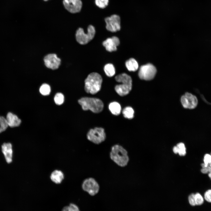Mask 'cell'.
<instances>
[{"mask_svg": "<svg viewBox=\"0 0 211 211\" xmlns=\"http://www.w3.org/2000/svg\"><path fill=\"white\" fill-rule=\"evenodd\" d=\"M110 157L115 164L122 167L126 166L129 160L127 150L122 146L118 144H115L111 147Z\"/></svg>", "mask_w": 211, "mask_h": 211, "instance_id": "6da1fadb", "label": "cell"}, {"mask_svg": "<svg viewBox=\"0 0 211 211\" xmlns=\"http://www.w3.org/2000/svg\"><path fill=\"white\" fill-rule=\"evenodd\" d=\"M102 82V78L99 74L91 73L85 80V90L87 93L95 94L100 90Z\"/></svg>", "mask_w": 211, "mask_h": 211, "instance_id": "7a4b0ae2", "label": "cell"}, {"mask_svg": "<svg viewBox=\"0 0 211 211\" xmlns=\"http://www.w3.org/2000/svg\"><path fill=\"white\" fill-rule=\"evenodd\" d=\"M116 81L122 84L116 85L115 90L121 96L127 95L130 91L132 87V79L130 76L125 73H123L116 76Z\"/></svg>", "mask_w": 211, "mask_h": 211, "instance_id": "3957f363", "label": "cell"}, {"mask_svg": "<svg viewBox=\"0 0 211 211\" xmlns=\"http://www.w3.org/2000/svg\"><path fill=\"white\" fill-rule=\"evenodd\" d=\"M78 102L84 110H89L93 113H98L101 112L103 109V103L98 98L84 97L79 99Z\"/></svg>", "mask_w": 211, "mask_h": 211, "instance_id": "277c9868", "label": "cell"}, {"mask_svg": "<svg viewBox=\"0 0 211 211\" xmlns=\"http://www.w3.org/2000/svg\"><path fill=\"white\" fill-rule=\"evenodd\" d=\"M96 33L94 27L92 25H89L87 28V32L85 33L83 29L80 28L76 30V39L79 44L85 45L94 38Z\"/></svg>", "mask_w": 211, "mask_h": 211, "instance_id": "5b68a950", "label": "cell"}, {"mask_svg": "<svg viewBox=\"0 0 211 211\" xmlns=\"http://www.w3.org/2000/svg\"><path fill=\"white\" fill-rule=\"evenodd\" d=\"M106 137L105 130L102 127H95L91 129L86 135L87 139L96 144H100L105 141Z\"/></svg>", "mask_w": 211, "mask_h": 211, "instance_id": "8992f818", "label": "cell"}, {"mask_svg": "<svg viewBox=\"0 0 211 211\" xmlns=\"http://www.w3.org/2000/svg\"><path fill=\"white\" fill-rule=\"evenodd\" d=\"M156 72V67L152 64L149 63L143 65L140 67L138 75L142 79L150 80L154 77Z\"/></svg>", "mask_w": 211, "mask_h": 211, "instance_id": "52a82bcc", "label": "cell"}, {"mask_svg": "<svg viewBox=\"0 0 211 211\" xmlns=\"http://www.w3.org/2000/svg\"><path fill=\"white\" fill-rule=\"evenodd\" d=\"M82 187L84 190L91 196L96 195L98 192L100 188L98 182L92 177L85 179L82 183Z\"/></svg>", "mask_w": 211, "mask_h": 211, "instance_id": "ba28073f", "label": "cell"}, {"mask_svg": "<svg viewBox=\"0 0 211 211\" xmlns=\"http://www.w3.org/2000/svg\"><path fill=\"white\" fill-rule=\"evenodd\" d=\"M106 23V28L107 30L112 32L119 31L121 28L120 18L118 15L113 14L105 19Z\"/></svg>", "mask_w": 211, "mask_h": 211, "instance_id": "9c48e42d", "label": "cell"}, {"mask_svg": "<svg viewBox=\"0 0 211 211\" xmlns=\"http://www.w3.org/2000/svg\"><path fill=\"white\" fill-rule=\"evenodd\" d=\"M181 102L185 108L193 109L197 107L198 102V99L195 96L187 92L181 97Z\"/></svg>", "mask_w": 211, "mask_h": 211, "instance_id": "30bf717a", "label": "cell"}, {"mask_svg": "<svg viewBox=\"0 0 211 211\" xmlns=\"http://www.w3.org/2000/svg\"><path fill=\"white\" fill-rule=\"evenodd\" d=\"M45 64L47 68L55 70L57 69L61 64L60 59L55 54H50L44 58Z\"/></svg>", "mask_w": 211, "mask_h": 211, "instance_id": "8fae6325", "label": "cell"}, {"mask_svg": "<svg viewBox=\"0 0 211 211\" xmlns=\"http://www.w3.org/2000/svg\"><path fill=\"white\" fill-rule=\"evenodd\" d=\"M63 3L65 8L72 13L80 12L82 5L81 0H63Z\"/></svg>", "mask_w": 211, "mask_h": 211, "instance_id": "7c38bea8", "label": "cell"}, {"mask_svg": "<svg viewBox=\"0 0 211 211\" xmlns=\"http://www.w3.org/2000/svg\"><path fill=\"white\" fill-rule=\"evenodd\" d=\"M120 41L118 37L113 36L107 38L103 42V45L106 50L109 52L116 51L117 47L119 45Z\"/></svg>", "mask_w": 211, "mask_h": 211, "instance_id": "4fadbf2b", "label": "cell"}, {"mask_svg": "<svg viewBox=\"0 0 211 211\" xmlns=\"http://www.w3.org/2000/svg\"><path fill=\"white\" fill-rule=\"evenodd\" d=\"M1 150L6 162L10 163L12 161L13 149L12 145L10 143H4L1 146Z\"/></svg>", "mask_w": 211, "mask_h": 211, "instance_id": "5bb4252c", "label": "cell"}, {"mask_svg": "<svg viewBox=\"0 0 211 211\" xmlns=\"http://www.w3.org/2000/svg\"><path fill=\"white\" fill-rule=\"evenodd\" d=\"M8 126L11 127L18 126L21 124V120L16 115L11 112H8L6 118Z\"/></svg>", "mask_w": 211, "mask_h": 211, "instance_id": "9a60e30c", "label": "cell"}, {"mask_svg": "<svg viewBox=\"0 0 211 211\" xmlns=\"http://www.w3.org/2000/svg\"><path fill=\"white\" fill-rule=\"evenodd\" d=\"M125 66L128 71L135 72L138 68V64L136 60L133 58H131L127 60L125 63Z\"/></svg>", "mask_w": 211, "mask_h": 211, "instance_id": "2e32d148", "label": "cell"}, {"mask_svg": "<svg viewBox=\"0 0 211 211\" xmlns=\"http://www.w3.org/2000/svg\"><path fill=\"white\" fill-rule=\"evenodd\" d=\"M50 178L51 180L56 183H60L64 178L62 172L59 170H55L51 174Z\"/></svg>", "mask_w": 211, "mask_h": 211, "instance_id": "e0dca14e", "label": "cell"}, {"mask_svg": "<svg viewBox=\"0 0 211 211\" xmlns=\"http://www.w3.org/2000/svg\"><path fill=\"white\" fill-rule=\"evenodd\" d=\"M109 109L113 114L116 115H119L121 111L120 105L116 102L110 103L109 105Z\"/></svg>", "mask_w": 211, "mask_h": 211, "instance_id": "ac0fdd59", "label": "cell"}, {"mask_svg": "<svg viewBox=\"0 0 211 211\" xmlns=\"http://www.w3.org/2000/svg\"><path fill=\"white\" fill-rule=\"evenodd\" d=\"M174 153L176 154L178 153L181 156H184L186 154V149L184 144L180 143L174 146L173 149Z\"/></svg>", "mask_w": 211, "mask_h": 211, "instance_id": "d6986e66", "label": "cell"}, {"mask_svg": "<svg viewBox=\"0 0 211 211\" xmlns=\"http://www.w3.org/2000/svg\"><path fill=\"white\" fill-rule=\"evenodd\" d=\"M104 70L106 75L108 77H112L115 74V68L111 63L106 64L104 67Z\"/></svg>", "mask_w": 211, "mask_h": 211, "instance_id": "ffe728a7", "label": "cell"}, {"mask_svg": "<svg viewBox=\"0 0 211 211\" xmlns=\"http://www.w3.org/2000/svg\"><path fill=\"white\" fill-rule=\"evenodd\" d=\"M134 113V110L130 107H125L122 111V114L124 117L128 119H132L133 118Z\"/></svg>", "mask_w": 211, "mask_h": 211, "instance_id": "44dd1931", "label": "cell"}, {"mask_svg": "<svg viewBox=\"0 0 211 211\" xmlns=\"http://www.w3.org/2000/svg\"><path fill=\"white\" fill-rule=\"evenodd\" d=\"M40 93L43 96L49 95L51 92L50 86L46 84H43L40 87L39 89Z\"/></svg>", "mask_w": 211, "mask_h": 211, "instance_id": "7402d4cb", "label": "cell"}, {"mask_svg": "<svg viewBox=\"0 0 211 211\" xmlns=\"http://www.w3.org/2000/svg\"><path fill=\"white\" fill-rule=\"evenodd\" d=\"M211 163V155L210 154L206 153L204 155L203 158V162L201 164L202 168L207 166L209 164Z\"/></svg>", "mask_w": 211, "mask_h": 211, "instance_id": "603a6c76", "label": "cell"}, {"mask_svg": "<svg viewBox=\"0 0 211 211\" xmlns=\"http://www.w3.org/2000/svg\"><path fill=\"white\" fill-rule=\"evenodd\" d=\"M54 100L55 103L57 105H61L63 103L64 101V96L61 93H57L55 96Z\"/></svg>", "mask_w": 211, "mask_h": 211, "instance_id": "cb8c5ba5", "label": "cell"}, {"mask_svg": "<svg viewBox=\"0 0 211 211\" xmlns=\"http://www.w3.org/2000/svg\"><path fill=\"white\" fill-rule=\"evenodd\" d=\"M8 127L6 118L0 116V133L5 131Z\"/></svg>", "mask_w": 211, "mask_h": 211, "instance_id": "d4e9b609", "label": "cell"}, {"mask_svg": "<svg viewBox=\"0 0 211 211\" xmlns=\"http://www.w3.org/2000/svg\"><path fill=\"white\" fill-rule=\"evenodd\" d=\"M195 198L196 205H201L204 203V197L199 193H195Z\"/></svg>", "mask_w": 211, "mask_h": 211, "instance_id": "484cf974", "label": "cell"}, {"mask_svg": "<svg viewBox=\"0 0 211 211\" xmlns=\"http://www.w3.org/2000/svg\"><path fill=\"white\" fill-rule=\"evenodd\" d=\"M109 0H95L96 5L101 8H105L108 5Z\"/></svg>", "mask_w": 211, "mask_h": 211, "instance_id": "4316f807", "label": "cell"}, {"mask_svg": "<svg viewBox=\"0 0 211 211\" xmlns=\"http://www.w3.org/2000/svg\"><path fill=\"white\" fill-rule=\"evenodd\" d=\"M211 155V152L210 153ZM200 172L204 174H207L210 179L211 180V163L208 165L207 167L201 168Z\"/></svg>", "mask_w": 211, "mask_h": 211, "instance_id": "83f0119b", "label": "cell"}, {"mask_svg": "<svg viewBox=\"0 0 211 211\" xmlns=\"http://www.w3.org/2000/svg\"><path fill=\"white\" fill-rule=\"evenodd\" d=\"M62 211H80L77 206L74 204H71L69 206L64 207Z\"/></svg>", "mask_w": 211, "mask_h": 211, "instance_id": "f1b7e54d", "label": "cell"}, {"mask_svg": "<svg viewBox=\"0 0 211 211\" xmlns=\"http://www.w3.org/2000/svg\"><path fill=\"white\" fill-rule=\"evenodd\" d=\"M203 197L207 202L211 203V189H208L205 192Z\"/></svg>", "mask_w": 211, "mask_h": 211, "instance_id": "f546056e", "label": "cell"}, {"mask_svg": "<svg viewBox=\"0 0 211 211\" xmlns=\"http://www.w3.org/2000/svg\"><path fill=\"white\" fill-rule=\"evenodd\" d=\"M188 200L189 203L191 206H194L196 205L195 198V193H192L190 194L188 196Z\"/></svg>", "mask_w": 211, "mask_h": 211, "instance_id": "4dcf8cb0", "label": "cell"}, {"mask_svg": "<svg viewBox=\"0 0 211 211\" xmlns=\"http://www.w3.org/2000/svg\"><path fill=\"white\" fill-rule=\"evenodd\" d=\"M44 0L45 1H48V0Z\"/></svg>", "mask_w": 211, "mask_h": 211, "instance_id": "1f68e13d", "label": "cell"}]
</instances>
